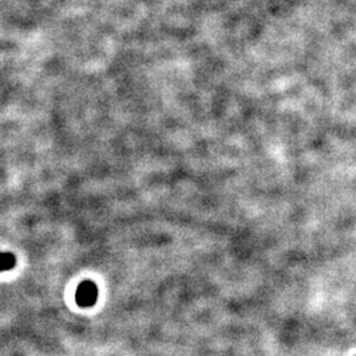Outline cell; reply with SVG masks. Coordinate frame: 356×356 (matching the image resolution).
Wrapping results in <instances>:
<instances>
[{
  "label": "cell",
  "mask_w": 356,
  "mask_h": 356,
  "mask_svg": "<svg viewBox=\"0 0 356 356\" xmlns=\"http://www.w3.org/2000/svg\"><path fill=\"white\" fill-rule=\"evenodd\" d=\"M98 300V286L94 281H82L76 288V301L81 307H91Z\"/></svg>",
  "instance_id": "6da1fadb"
},
{
  "label": "cell",
  "mask_w": 356,
  "mask_h": 356,
  "mask_svg": "<svg viewBox=\"0 0 356 356\" xmlns=\"http://www.w3.org/2000/svg\"><path fill=\"white\" fill-rule=\"evenodd\" d=\"M16 266V257L8 252H0V272L11 270Z\"/></svg>",
  "instance_id": "7a4b0ae2"
}]
</instances>
